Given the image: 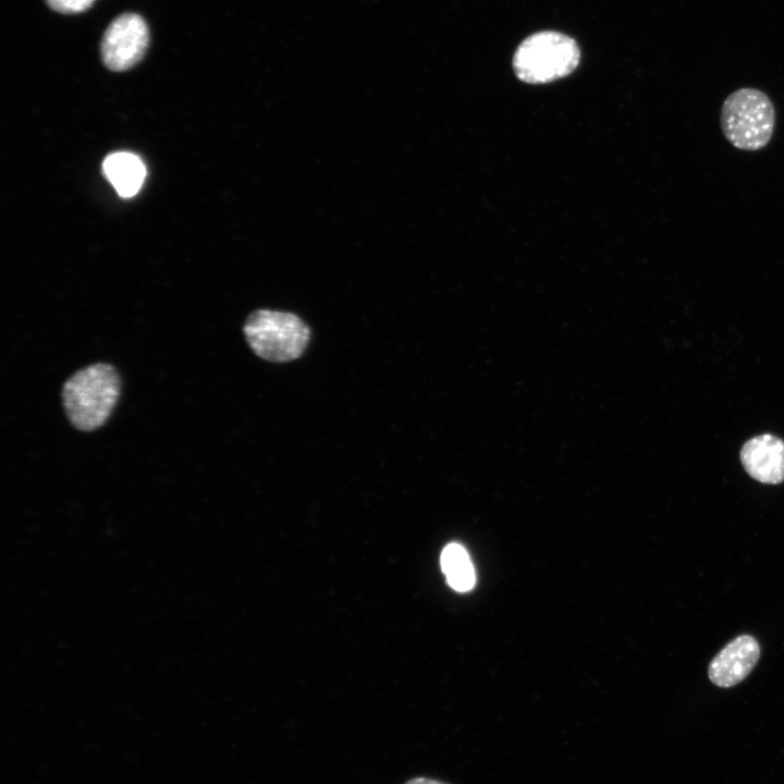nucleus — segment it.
<instances>
[{
	"label": "nucleus",
	"mask_w": 784,
	"mask_h": 784,
	"mask_svg": "<svg viewBox=\"0 0 784 784\" xmlns=\"http://www.w3.org/2000/svg\"><path fill=\"white\" fill-rule=\"evenodd\" d=\"M576 41L558 32H539L518 46L513 58L517 77L529 84H544L572 73L579 63Z\"/></svg>",
	"instance_id": "obj_4"
},
{
	"label": "nucleus",
	"mask_w": 784,
	"mask_h": 784,
	"mask_svg": "<svg viewBox=\"0 0 784 784\" xmlns=\"http://www.w3.org/2000/svg\"><path fill=\"white\" fill-rule=\"evenodd\" d=\"M441 567L448 584L456 591L470 590L476 581L475 569L466 549L460 543H449L441 553Z\"/></svg>",
	"instance_id": "obj_9"
},
{
	"label": "nucleus",
	"mask_w": 784,
	"mask_h": 784,
	"mask_svg": "<svg viewBox=\"0 0 784 784\" xmlns=\"http://www.w3.org/2000/svg\"><path fill=\"white\" fill-rule=\"evenodd\" d=\"M720 123L725 138L737 149L756 151L771 140L775 126V109L761 90L743 87L724 100Z\"/></svg>",
	"instance_id": "obj_2"
},
{
	"label": "nucleus",
	"mask_w": 784,
	"mask_h": 784,
	"mask_svg": "<svg viewBox=\"0 0 784 784\" xmlns=\"http://www.w3.org/2000/svg\"><path fill=\"white\" fill-rule=\"evenodd\" d=\"M404 784H448L439 780L417 776L406 781Z\"/></svg>",
	"instance_id": "obj_11"
},
{
	"label": "nucleus",
	"mask_w": 784,
	"mask_h": 784,
	"mask_svg": "<svg viewBox=\"0 0 784 784\" xmlns=\"http://www.w3.org/2000/svg\"><path fill=\"white\" fill-rule=\"evenodd\" d=\"M96 0H46L54 11L63 14L81 13L91 7Z\"/></svg>",
	"instance_id": "obj_10"
},
{
	"label": "nucleus",
	"mask_w": 784,
	"mask_h": 784,
	"mask_svg": "<svg viewBox=\"0 0 784 784\" xmlns=\"http://www.w3.org/2000/svg\"><path fill=\"white\" fill-rule=\"evenodd\" d=\"M149 42V30L144 19L124 13L111 22L101 41L103 64L111 71L133 68L144 57Z\"/></svg>",
	"instance_id": "obj_5"
},
{
	"label": "nucleus",
	"mask_w": 784,
	"mask_h": 784,
	"mask_svg": "<svg viewBox=\"0 0 784 784\" xmlns=\"http://www.w3.org/2000/svg\"><path fill=\"white\" fill-rule=\"evenodd\" d=\"M740 461L754 479L763 483L784 481V442L772 434L748 440L740 451Z\"/></svg>",
	"instance_id": "obj_7"
},
{
	"label": "nucleus",
	"mask_w": 784,
	"mask_h": 784,
	"mask_svg": "<svg viewBox=\"0 0 784 784\" xmlns=\"http://www.w3.org/2000/svg\"><path fill=\"white\" fill-rule=\"evenodd\" d=\"M243 330L252 351L273 363L298 358L310 339L309 327L298 316L267 309L253 311Z\"/></svg>",
	"instance_id": "obj_3"
},
{
	"label": "nucleus",
	"mask_w": 784,
	"mask_h": 784,
	"mask_svg": "<svg viewBox=\"0 0 784 784\" xmlns=\"http://www.w3.org/2000/svg\"><path fill=\"white\" fill-rule=\"evenodd\" d=\"M102 168L105 175L122 197L135 195L146 176L144 163L131 152L120 151L109 155Z\"/></svg>",
	"instance_id": "obj_8"
},
{
	"label": "nucleus",
	"mask_w": 784,
	"mask_h": 784,
	"mask_svg": "<svg viewBox=\"0 0 784 784\" xmlns=\"http://www.w3.org/2000/svg\"><path fill=\"white\" fill-rule=\"evenodd\" d=\"M760 657L758 641L742 635L730 641L710 662V681L719 687H732L742 682L756 666Z\"/></svg>",
	"instance_id": "obj_6"
},
{
	"label": "nucleus",
	"mask_w": 784,
	"mask_h": 784,
	"mask_svg": "<svg viewBox=\"0 0 784 784\" xmlns=\"http://www.w3.org/2000/svg\"><path fill=\"white\" fill-rule=\"evenodd\" d=\"M120 392L119 372L110 364L96 363L75 371L61 390L70 424L81 431L98 429L111 415Z\"/></svg>",
	"instance_id": "obj_1"
}]
</instances>
